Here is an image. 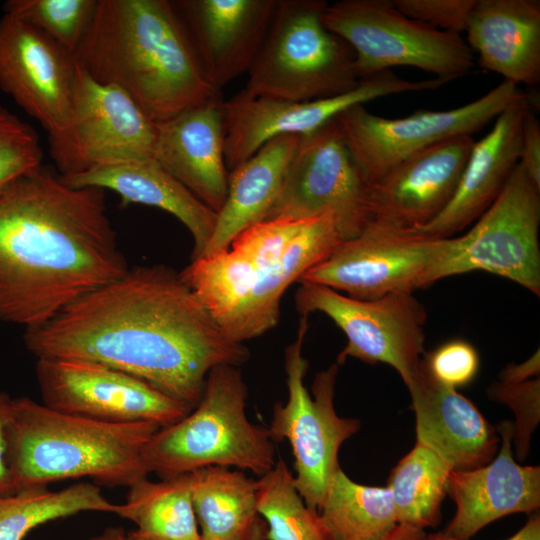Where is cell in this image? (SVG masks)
Returning <instances> with one entry per match:
<instances>
[{"label": "cell", "instance_id": "6da1fadb", "mask_svg": "<svg viewBox=\"0 0 540 540\" xmlns=\"http://www.w3.org/2000/svg\"><path fill=\"white\" fill-rule=\"evenodd\" d=\"M37 359H77L136 376L189 405L215 366L250 357L230 340L182 279L165 265L138 266L85 294L42 325L24 329Z\"/></svg>", "mask_w": 540, "mask_h": 540}, {"label": "cell", "instance_id": "7a4b0ae2", "mask_svg": "<svg viewBox=\"0 0 540 540\" xmlns=\"http://www.w3.org/2000/svg\"><path fill=\"white\" fill-rule=\"evenodd\" d=\"M128 269L104 190L41 165L0 193V322L42 325Z\"/></svg>", "mask_w": 540, "mask_h": 540}, {"label": "cell", "instance_id": "3957f363", "mask_svg": "<svg viewBox=\"0 0 540 540\" xmlns=\"http://www.w3.org/2000/svg\"><path fill=\"white\" fill-rule=\"evenodd\" d=\"M95 80L126 92L155 123L222 99L168 0H97L75 50Z\"/></svg>", "mask_w": 540, "mask_h": 540}, {"label": "cell", "instance_id": "277c9868", "mask_svg": "<svg viewBox=\"0 0 540 540\" xmlns=\"http://www.w3.org/2000/svg\"><path fill=\"white\" fill-rule=\"evenodd\" d=\"M342 241L331 215L264 220L226 250L191 259L180 274L224 334L243 343L278 324L286 290Z\"/></svg>", "mask_w": 540, "mask_h": 540}, {"label": "cell", "instance_id": "5b68a950", "mask_svg": "<svg viewBox=\"0 0 540 540\" xmlns=\"http://www.w3.org/2000/svg\"><path fill=\"white\" fill-rule=\"evenodd\" d=\"M159 428L91 420L13 398L8 464L14 492L81 477L129 487L150 474L143 452Z\"/></svg>", "mask_w": 540, "mask_h": 540}, {"label": "cell", "instance_id": "8992f818", "mask_svg": "<svg viewBox=\"0 0 540 540\" xmlns=\"http://www.w3.org/2000/svg\"><path fill=\"white\" fill-rule=\"evenodd\" d=\"M247 385L237 366L210 370L197 405L178 422L159 428L144 448V461L161 479L208 466L234 467L262 476L275 462L268 428L246 414Z\"/></svg>", "mask_w": 540, "mask_h": 540}, {"label": "cell", "instance_id": "52a82bcc", "mask_svg": "<svg viewBox=\"0 0 540 540\" xmlns=\"http://www.w3.org/2000/svg\"><path fill=\"white\" fill-rule=\"evenodd\" d=\"M324 0H279L245 91L257 97L313 101L357 86L355 54L326 28Z\"/></svg>", "mask_w": 540, "mask_h": 540}, {"label": "cell", "instance_id": "ba28073f", "mask_svg": "<svg viewBox=\"0 0 540 540\" xmlns=\"http://www.w3.org/2000/svg\"><path fill=\"white\" fill-rule=\"evenodd\" d=\"M308 316H301L297 337L285 350L288 398L277 402L268 427L272 441L287 440L291 446L295 487L305 504L319 511L328 486L340 469L341 445L358 432L360 421L340 417L334 407L335 383L339 364L316 374L310 396L304 378L308 361L303 356V342Z\"/></svg>", "mask_w": 540, "mask_h": 540}, {"label": "cell", "instance_id": "9c48e42d", "mask_svg": "<svg viewBox=\"0 0 540 540\" xmlns=\"http://www.w3.org/2000/svg\"><path fill=\"white\" fill-rule=\"evenodd\" d=\"M322 20L355 54L359 79L396 66H411L450 81L474 67L459 35L404 15L392 0H341L327 4Z\"/></svg>", "mask_w": 540, "mask_h": 540}, {"label": "cell", "instance_id": "30bf717a", "mask_svg": "<svg viewBox=\"0 0 540 540\" xmlns=\"http://www.w3.org/2000/svg\"><path fill=\"white\" fill-rule=\"evenodd\" d=\"M157 123L122 89L92 78L77 62L70 119L48 135L61 177L130 161L154 159Z\"/></svg>", "mask_w": 540, "mask_h": 540}, {"label": "cell", "instance_id": "8fae6325", "mask_svg": "<svg viewBox=\"0 0 540 540\" xmlns=\"http://www.w3.org/2000/svg\"><path fill=\"white\" fill-rule=\"evenodd\" d=\"M531 94L504 80L463 106L419 110L401 118H385L355 105L341 112L339 123L354 162L368 185L411 155L445 139L482 129L506 108Z\"/></svg>", "mask_w": 540, "mask_h": 540}, {"label": "cell", "instance_id": "7c38bea8", "mask_svg": "<svg viewBox=\"0 0 540 540\" xmlns=\"http://www.w3.org/2000/svg\"><path fill=\"white\" fill-rule=\"evenodd\" d=\"M450 237L429 239L366 227L343 240L298 282H310L360 300L412 293L446 277Z\"/></svg>", "mask_w": 540, "mask_h": 540}, {"label": "cell", "instance_id": "4fadbf2b", "mask_svg": "<svg viewBox=\"0 0 540 540\" xmlns=\"http://www.w3.org/2000/svg\"><path fill=\"white\" fill-rule=\"evenodd\" d=\"M295 307L301 316L321 312L346 335L337 357H348L394 368L404 383L417 372L424 355L426 311L412 293H391L360 300L310 282H298Z\"/></svg>", "mask_w": 540, "mask_h": 540}, {"label": "cell", "instance_id": "5bb4252c", "mask_svg": "<svg viewBox=\"0 0 540 540\" xmlns=\"http://www.w3.org/2000/svg\"><path fill=\"white\" fill-rule=\"evenodd\" d=\"M366 188L334 118L300 136L269 219L334 218L342 240L359 235L368 224Z\"/></svg>", "mask_w": 540, "mask_h": 540}, {"label": "cell", "instance_id": "9a60e30c", "mask_svg": "<svg viewBox=\"0 0 540 540\" xmlns=\"http://www.w3.org/2000/svg\"><path fill=\"white\" fill-rule=\"evenodd\" d=\"M540 187L518 163L492 205L464 235L450 237L446 277L485 271L540 295Z\"/></svg>", "mask_w": 540, "mask_h": 540}, {"label": "cell", "instance_id": "2e32d148", "mask_svg": "<svg viewBox=\"0 0 540 540\" xmlns=\"http://www.w3.org/2000/svg\"><path fill=\"white\" fill-rule=\"evenodd\" d=\"M36 378L42 404L107 423L172 425L192 408L126 372L77 359L40 358Z\"/></svg>", "mask_w": 540, "mask_h": 540}, {"label": "cell", "instance_id": "e0dca14e", "mask_svg": "<svg viewBox=\"0 0 540 540\" xmlns=\"http://www.w3.org/2000/svg\"><path fill=\"white\" fill-rule=\"evenodd\" d=\"M443 85L445 81L440 78L410 81L392 70H384L361 78L347 93L313 101L257 97L242 90L223 102L226 166L231 171L269 140L282 135L308 134L355 105L391 94L433 90Z\"/></svg>", "mask_w": 540, "mask_h": 540}, {"label": "cell", "instance_id": "ac0fdd59", "mask_svg": "<svg viewBox=\"0 0 540 540\" xmlns=\"http://www.w3.org/2000/svg\"><path fill=\"white\" fill-rule=\"evenodd\" d=\"M474 142L470 135L437 142L369 183L366 227L403 233L433 220L452 199Z\"/></svg>", "mask_w": 540, "mask_h": 540}, {"label": "cell", "instance_id": "d6986e66", "mask_svg": "<svg viewBox=\"0 0 540 540\" xmlns=\"http://www.w3.org/2000/svg\"><path fill=\"white\" fill-rule=\"evenodd\" d=\"M74 54L42 31L4 13L0 18V89L52 135L72 108Z\"/></svg>", "mask_w": 540, "mask_h": 540}, {"label": "cell", "instance_id": "ffe728a7", "mask_svg": "<svg viewBox=\"0 0 540 540\" xmlns=\"http://www.w3.org/2000/svg\"><path fill=\"white\" fill-rule=\"evenodd\" d=\"M279 0L173 1L212 84L221 91L248 73Z\"/></svg>", "mask_w": 540, "mask_h": 540}, {"label": "cell", "instance_id": "44dd1931", "mask_svg": "<svg viewBox=\"0 0 540 540\" xmlns=\"http://www.w3.org/2000/svg\"><path fill=\"white\" fill-rule=\"evenodd\" d=\"M502 445L488 464L451 471L447 494L455 502L453 518L443 534L469 540L491 522L514 513H531L540 506V467L523 466L513 458V423L498 425Z\"/></svg>", "mask_w": 540, "mask_h": 540}, {"label": "cell", "instance_id": "7402d4cb", "mask_svg": "<svg viewBox=\"0 0 540 540\" xmlns=\"http://www.w3.org/2000/svg\"><path fill=\"white\" fill-rule=\"evenodd\" d=\"M534 98L521 100L496 117L492 129L474 142L455 193L433 220L403 232L429 239L449 238L477 220L496 200L519 163L522 123Z\"/></svg>", "mask_w": 540, "mask_h": 540}, {"label": "cell", "instance_id": "603a6c76", "mask_svg": "<svg viewBox=\"0 0 540 540\" xmlns=\"http://www.w3.org/2000/svg\"><path fill=\"white\" fill-rule=\"evenodd\" d=\"M405 385L415 413L416 444L432 451L452 471L475 469L493 460L500 438L470 400L434 380L423 361Z\"/></svg>", "mask_w": 540, "mask_h": 540}, {"label": "cell", "instance_id": "cb8c5ba5", "mask_svg": "<svg viewBox=\"0 0 540 540\" xmlns=\"http://www.w3.org/2000/svg\"><path fill=\"white\" fill-rule=\"evenodd\" d=\"M223 99L157 123L155 161L216 214L228 192Z\"/></svg>", "mask_w": 540, "mask_h": 540}, {"label": "cell", "instance_id": "d4e9b609", "mask_svg": "<svg viewBox=\"0 0 540 540\" xmlns=\"http://www.w3.org/2000/svg\"><path fill=\"white\" fill-rule=\"evenodd\" d=\"M465 32L482 68L516 85L540 82L539 0H476Z\"/></svg>", "mask_w": 540, "mask_h": 540}, {"label": "cell", "instance_id": "484cf974", "mask_svg": "<svg viewBox=\"0 0 540 540\" xmlns=\"http://www.w3.org/2000/svg\"><path fill=\"white\" fill-rule=\"evenodd\" d=\"M74 187H95L117 193L122 204L136 203L162 209L175 216L190 232L199 257L210 241L217 214L164 170L155 159L107 165L61 177Z\"/></svg>", "mask_w": 540, "mask_h": 540}, {"label": "cell", "instance_id": "4316f807", "mask_svg": "<svg viewBox=\"0 0 540 540\" xmlns=\"http://www.w3.org/2000/svg\"><path fill=\"white\" fill-rule=\"evenodd\" d=\"M299 138L298 135L275 137L229 171L225 202L217 213L212 237L199 257L226 250L240 233L267 219L280 194Z\"/></svg>", "mask_w": 540, "mask_h": 540}, {"label": "cell", "instance_id": "83f0119b", "mask_svg": "<svg viewBox=\"0 0 540 540\" xmlns=\"http://www.w3.org/2000/svg\"><path fill=\"white\" fill-rule=\"evenodd\" d=\"M187 476L202 540H267L256 480L222 466L203 467Z\"/></svg>", "mask_w": 540, "mask_h": 540}, {"label": "cell", "instance_id": "f1b7e54d", "mask_svg": "<svg viewBox=\"0 0 540 540\" xmlns=\"http://www.w3.org/2000/svg\"><path fill=\"white\" fill-rule=\"evenodd\" d=\"M128 488L116 513L136 525L128 540H202L187 473L157 482L146 477Z\"/></svg>", "mask_w": 540, "mask_h": 540}, {"label": "cell", "instance_id": "f546056e", "mask_svg": "<svg viewBox=\"0 0 540 540\" xmlns=\"http://www.w3.org/2000/svg\"><path fill=\"white\" fill-rule=\"evenodd\" d=\"M332 540H383L398 524L390 490L352 481L340 468L318 511Z\"/></svg>", "mask_w": 540, "mask_h": 540}, {"label": "cell", "instance_id": "4dcf8cb0", "mask_svg": "<svg viewBox=\"0 0 540 540\" xmlns=\"http://www.w3.org/2000/svg\"><path fill=\"white\" fill-rule=\"evenodd\" d=\"M118 504L110 502L101 489L80 482L58 491L32 487L0 496V540H23L37 526L80 512L116 514Z\"/></svg>", "mask_w": 540, "mask_h": 540}, {"label": "cell", "instance_id": "1f68e13d", "mask_svg": "<svg viewBox=\"0 0 540 540\" xmlns=\"http://www.w3.org/2000/svg\"><path fill=\"white\" fill-rule=\"evenodd\" d=\"M452 470L432 451L415 444L392 469L387 482L398 524L436 526Z\"/></svg>", "mask_w": 540, "mask_h": 540}, {"label": "cell", "instance_id": "d6a6232c", "mask_svg": "<svg viewBox=\"0 0 540 540\" xmlns=\"http://www.w3.org/2000/svg\"><path fill=\"white\" fill-rule=\"evenodd\" d=\"M257 508L267 523V540H332L317 512L297 491L282 458L256 480Z\"/></svg>", "mask_w": 540, "mask_h": 540}, {"label": "cell", "instance_id": "836d02e7", "mask_svg": "<svg viewBox=\"0 0 540 540\" xmlns=\"http://www.w3.org/2000/svg\"><path fill=\"white\" fill-rule=\"evenodd\" d=\"M97 0H8L4 13L42 31L68 51L77 49Z\"/></svg>", "mask_w": 540, "mask_h": 540}, {"label": "cell", "instance_id": "e575fe53", "mask_svg": "<svg viewBox=\"0 0 540 540\" xmlns=\"http://www.w3.org/2000/svg\"><path fill=\"white\" fill-rule=\"evenodd\" d=\"M43 150L36 131L0 105V193L42 165Z\"/></svg>", "mask_w": 540, "mask_h": 540}, {"label": "cell", "instance_id": "d590c367", "mask_svg": "<svg viewBox=\"0 0 540 540\" xmlns=\"http://www.w3.org/2000/svg\"><path fill=\"white\" fill-rule=\"evenodd\" d=\"M492 400L507 405L515 414L514 437L517 457L525 459L530 438L540 420V379L498 381L488 390Z\"/></svg>", "mask_w": 540, "mask_h": 540}, {"label": "cell", "instance_id": "8d00e7d4", "mask_svg": "<svg viewBox=\"0 0 540 540\" xmlns=\"http://www.w3.org/2000/svg\"><path fill=\"white\" fill-rule=\"evenodd\" d=\"M423 364L440 384L456 389L469 384L479 369V355L469 342L451 340L427 353Z\"/></svg>", "mask_w": 540, "mask_h": 540}, {"label": "cell", "instance_id": "74e56055", "mask_svg": "<svg viewBox=\"0 0 540 540\" xmlns=\"http://www.w3.org/2000/svg\"><path fill=\"white\" fill-rule=\"evenodd\" d=\"M404 15L435 29L465 32L476 0H392Z\"/></svg>", "mask_w": 540, "mask_h": 540}, {"label": "cell", "instance_id": "f35d334b", "mask_svg": "<svg viewBox=\"0 0 540 540\" xmlns=\"http://www.w3.org/2000/svg\"><path fill=\"white\" fill-rule=\"evenodd\" d=\"M519 164L540 187V125L533 109L523 119Z\"/></svg>", "mask_w": 540, "mask_h": 540}, {"label": "cell", "instance_id": "ab89813d", "mask_svg": "<svg viewBox=\"0 0 540 540\" xmlns=\"http://www.w3.org/2000/svg\"><path fill=\"white\" fill-rule=\"evenodd\" d=\"M13 398L0 391V496L14 493L8 464V430Z\"/></svg>", "mask_w": 540, "mask_h": 540}, {"label": "cell", "instance_id": "60d3db41", "mask_svg": "<svg viewBox=\"0 0 540 540\" xmlns=\"http://www.w3.org/2000/svg\"><path fill=\"white\" fill-rule=\"evenodd\" d=\"M540 357L537 350L529 359L520 364H510L499 374L500 381H522L539 377Z\"/></svg>", "mask_w": 540, "mask_h": 540}, {"label": "cell", "instance_id": "b9f144b4", "mask_svg": "<svg viewBox=\"0 0 540 540\" xmlns=\"http://www.w3.org/2000/svg\"><path fill=\"white\" fill-rule=\"evenodd\" d=\"M427 540H464L447 536L442 532L427 534ZM507 540H540V517L534 513L524 526Z\"/></svg>", "mask_w": 540, "mask_h": 540}, {"label": "cell", "instance_id": "7bdbcfd3", "mask_svg": "<svg viewBox=\"0 0 540 540\" xmlns=\"http://www.w3.org/2000/svg\"><path fill=\"white\" fill-rule=\"evenodd\" d=\"M383 540H427V533L424 529L397 524Z\"/></svg>", "mask_w": 540, "mask_h": 540}, {"label": "cell", "instance_id": "ee69618b", "mask_svg": "<svg viewBox=\"0 0 540 540\" xmlns=\"http://www.w3.org/2000/svg\"><path fill=\"white\" fill-rule=\"evenodd\" d=\"M90 540H128L127 533L121 527H108L101 534Z\"/></svg>", "mask_w": 540, "mask_h": 540}]
</instances>
